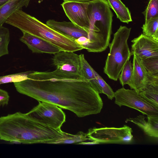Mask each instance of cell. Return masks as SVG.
I'll return each instance as SVG.
<instances>
[{
  "label": "cell",
  "instance_id": "obj_28",
  "mask_svg": "<svg viewBox=\"0 0 158 158\" xmlns=\"http://www.w3.org/2000/svg\"><path fill=\"white\" fill-rule=\"evenodd\" d=\"M10 96L6 91L0 89V106H4L8 104Z\"/></svg>",
  "mask_w": 158,
  "mask_h": 158
},
{
  "label": "cell",
  "instance_id": "obj_10",
  "mask_svg": "<svg viewBox=\"0 0 158 158\" xmlns=\"http://www.w3.org/2000/svg\"><path fill=\"white\" fill-rule=\"evenodd\" d=\"M133 55L132 75L128 85L131 89L139 93L148 85L158 83V77L150 74L143 67L141 59Z\"/></svg>",
  "mask_w": 158,
  "mask_h": 158
},
{
  "label": "cell",
  "instance_id": "obj_27",
  "mask_svg": "<svg viewBox=\"0 0 158 158\" xmlns=\"http://www.w3.org/2000/svg\"><path fill=\"white\" fill-rule=\"evenodd\" d=\"M94 72L98 83L102 89V93L106 94L109 99L112 100L114 97V92L110 85L96 72L94 70Z\"/></svg>",
  "mask_w": 158,
  "mask_h": 158
},
{
  "label": "cell",
  "instance_id": "obj_4",
  "mask_svg": "<svg viewBox=\"0 0 158 158\" xmlns=\"http://www.w3.org/2000/svg\"><path fill=\"white\" fill-rule=\"evenodd\" d=\"M87 14L92 40L98 49L103 52L110 43L113 13L106 0H94L89 2Z\"/></svg>",
  "mask_w": 158,
  "mask_h": 158
},
{
  "label": "cell",
  "instance_id": "obj_21",
  "mask_svg": "<svg viewBox=\"0 0 158 158\" xmlns=\"http://www.w3.org/2000/svg\"><path fill=\"white\" fill-rule=\"evenodd\" d=\"M10 41L9 29L3 26L0 27V57L8 54V47Z\"/></svg>",
  "mask_w": 158,
  "mask_h": 158
},
{
  "label": "cell",
  "instance_id": "obj_22",
  "mask_svg": "<svg viewBox=\"0 0 158 158\" xmlns=\"http://www.w3.org/2000/svg\"><path fill=\"white\" fill-rule=\"evenodd\" d=\"M89 140L86 134L82 131H79L76 135L67 133L66 137L56 143V144H73L85 142Z\"/></svg>",
  "mask_w": 158,
  "mask_h": 158
},
{
  "label": "cell",
  "instance_id": "obj_25",
  "mask_svg": "<svg viewBox=\"0 0 158 158\" xmlns=\"http://www.w3.org/2000/svg\"><path fill=\"white\" fill-rule=\"evenodd\" d=\"M132 72V63L129 60L123 68L118 78L122 86L129 83L131 79Z\"/></svg>",
  "mask_w": 158,
  "mask_h": 158
},
{
  "label": "cell",
  "instance_id": "obj_19",
  "mask_svg": "<svg viewBox=\"0 0 158 158\" xmlns=\"http://www.w3.org/2000/svg\"><path fill=\"white\" fill-rule=\"evenodd\" d=\"M138 93L147 101L158 108V83L148 85Z\"/></svg>",
  "mask_w": 158,
  "mask_h": 158
},
{
  "label": "cell",
  "instance_id": "obj_24",
  "mask_svg": "<svg viewBox=\"0 0 158 158\" xmlns=\"http://www.w3.org/2000/svg\"><path fill=\"white\" fill-rule=\"evenodd\" d=\"M30 71L0 76V85L18 82L27 79Z\"/></svg>",
  "mask_w": 158,
  "mask_h": 158
},
{
  "label": "cell",
  "instance_id": "obj_15",
  "mask_svg": "<svg viewBox=\"0 0 158 158\" xmlns=\"http://www.w3.org/2000/svg\"><path fill=\"white\" fill-rule=\"evenodd\" d=\"M147 121L145 117L139 115L134 118H127L126 122H131L136 124L148 135L156 138L158 137V116H147Z\"/></svg>",
  "mask_w": 158,
  "mask_h": 158
},
{
  "label": "cell",
  "instance_id": "obj_6",
  "mask_svg": "<svg viewBox=\"0 0 158 158\" xmlns=\"http://www.w3.org/2000/svg\"><path fill=\"white\" fill-rule=\"evenodd\" d=\"M27 113L34 120L55 129H60L66 120L65 114L60 108L47 102H39Z\"/></svg>",
  "mask_w": 158,
  "mask_h": 158
},
{
  "label": "cell",
  "instance_id": "obj_29",
  "mask_svg": "<svg viewBox=\"0 0 158 158\" xmlns=\"http://www.w3.org/2000/svg\"><path fill=\"white\" fill-rule=\"evenodd\" d=\"M64 2H89L94 0H63Z\"/></svg>",
  "mask_w": 158,
  "mask_h": 158
},
{
  "label": "cell",
  "instance_id": "obj_18",
  "mask_svg": "<svg viewBox=\"0 0 158 158\" xmlns=\"http://www.w3.org/2000/svg\"><path fill=\"white\" fill-rule=\"evenodd\" d=\"M106 0L115 13L117 18L121 22L128 24L132 21L130 10L120 0Z\"/></svg>",
  "mask_w": 158,
  "mask_h": 158
},
{
  "label": "cell",
  "instance_id": "obj_14",
  "mask_svg": "<svg viewBox=\"0 0 158 158\" xmlns=\"http://www.w3.org/2000/svg\"><path fill=\"white\" fill-rule=\"evenodd\" d=\"M22 32L20 41L26 44L33 53L55 54L61 51L58 47L47 41L27 33Z\"/></svg>",
  "mask_w": 158,
  "mask_h": 158
},
{
  "label": "cell",
  "instance_id": "obj_7",
  "mask_svg": "<svg viewBox=\"0 0 158 158\" xmlns=\"http://www.w3.org/2000/svg\"><path fill=\"white\" fill-rule=\"evenodd\" d=\"M132 130L128 126L124 125L119 128L94 127L89 129L86 135L89 140L98 143H130L133 136Z\"/></svg>",
  "mask_w": 158,
  "mask_h": 158
},
{
  "label": "cell",
  "instance_id": "obj_23",
  "mask_svg": "<svg viewBox=\"0 0 158 158\" xmlns=\"http://www.w3.org/2000/svg\"><path fill=\"white\" fill-rule=\"evenodd\" d=\"M147 71L150 75L158 77V58L150 57L141 59Z\"/></svg>",
  "mask_w": 158,
  "mask_h": 158
},
{
  "label": "cell",
  "instance_id": "obj_1",
  "mask_svg": "<svg viewBox=\"0 0 158 158\" xmlns=\"http://www.w3.org/2000/svg\"><path fill=\"white\" fill-rule=\"evenodd\" d=\"M28 78L15 82L19 93L39 102L54 104L81 118L99 113L103 103L99 94L85 79L55 73L30 71Z\"/></svg>",
  "mask_w": 158,
  "mask_h": 158
},
{
  "label": "cell",
  "instance_id": "obj_17",
  "mask_svg": "<svg viewBox=\"0 0 158 158\" xmlns=\"http://www.w3.org/2000/svg\"><path fill=\"white\" fill-rule=\"evenodd\" d=\"M81 61V74L84 79L88 81L93 88L99 94L102 90L99 85L94 72V70L85 60L84 55H80Z\"/></svg>",
  "mask_w": 158,
  "mask_h": 158
},
{
  "label": "cell",
  "instance_id": "obj_8",
  "mask_svg": "<svg viewBox=\"0 0 158 158\" xmlns=\"http://www.w3.org/2000/svg\"><path fill=\"white\" fill-rule=\"evenodd\" d=\"M115 104L136 110L147 116H158V108L151 104L134 90L124 87L114 92Z\"/></svg>",
  "mask_w": 158,
  "mask_h": 158
},
{
  "label": "cell",
  "instance_id": "obj_26",
  "mask_svg": "<svg viewBox=\"0 0 158 158\" xmlns=\"http://www.w3.org/2000/svg\"><path fill=\"white\" fill-rule=\"evenodd\" d=\"M145 22L152 18L158 17V0H149L146 9L142 12Z\"/></svg>",
  "mask_w": 158,
  "mask_h": 158
},
{
  "label": "cell",
  "instance_id": "obj_16",
  "mask_svg": "<svg viewBox=\"0 0 158 158\" xmlns=\"http://www.w3.org/2000/svg\"><path fill=\"white\" fill-rule=\"evenodd\" d=\"M30 0H9L0 6V27L16 11L28 6Z\"/></svg>",
  "mask_w": 158,
  "mask_h": 158
},
{
  "label": "cell",
  "instance_id": "obj_13",
  "mask_svg": "<svg viewBox=\"0 0 158 158\" xmlns=\"http://www.w3.org/2000/svg\"><path fill=\"white\" fill-rule=\"evenodd\" d=\"M46 24L53 30L75 41L81 37L86 38L88 40L87 50L89 49L91 38L89 30L80 27L72 22H58L54 20H49L46 22Z\"/></svg>",
  "mask_w": 158,
  "mask_h": 158
},
{
  "label": "cell",
  "instance_id": "obj_9",
  "mask_svg": "<svg viewBox=\"0 0 158 158\" xmlns=\"http://www.w3.org/2000/svg\"><path fill=\"white\" fill-rule=\"evenodd\" d=\"M56 67L53 72L70 77L84 79L81 74L80 55L71 52L61 51L54 54L52 59Z\"/></svg>",
  "mask_w": 158,
  "mask_h": 158
},
{
  "label": "cell",
  "instance_id": "obj_11",
  "mask_svg": "<svg viewBox=\"0 0 158 158\" xmlns=\"http://www.w3.org/2000/svg\"><path fill=\"white\" fill-rule=\"evenodd\" d=\"M89 2H63L61 5L71 22L89 30L90 23L87 14Z\"/></svg>",
  "mask_w": 158,
  "mask_h": 158
},
{
  "label": "cell",
  "instance_id": "obj_12",
  "mask_svg": "<svg viewBox=\"0 0 158 158\" xmlns=\"http://www.w3.org/2000/svg\"><path fill=\"white\" fill-rule=\"evenodd\" d=\"M131 52L140 59L158 58V40L143 34L131 40Z\"/></svg>",
  "mask_w": 158,
  "mask_h": 158
},
{
  "label": "cell",
  "instance_id": "obj_5",
  "mask_svg": "<svg viewBox=\"0 0 158 158\" xmlns=\"http://www.w3.org/2000/svg\"><path fill=\"white\" fill-rule=\"evenodd\" d=\"M131 28L120 26L114 34L112 42L109 43L110 52L106 61L104 72L109 78L117 81L127 62L132 55L127 43Z\"/></svg>",
  "mask_w": 158,
  "mask_h": 158
},
{
  "label": "cell",
  "instance_id": "obj_20",
  "mask_svg": "<svg viewBox=\"0 0 158 158\" xmlns=\"http://www.w3.org/2000/svg\"><path fill=\"white\" fill-rule=\"evenodd\" d=\"M141 28L143 34L158 40V17L145 22Z\"/></svg>",
  "mask_w": 158,
  "mask_h": 158
},
{
  "label": "cell",
  "instance_id": "obj_2",
  "mask_svg": "<svg viewBox=\"0 0 158 158\" xmlns=\"http://www.w3.org/2000/svg\"><path fill=\"white\" fill-rule=\"evenodd\" d=\"M67 133L39 123L27 113L17 112L0 117V139L23 144H56Z\"/></svg>",
  "mask_w": 158,
  "mask_h": 158
},
{
  "label": "cell",
  "instance_id": "obj_3",
  "mask_svg": "<svg viewBox=\"0 0 158 158\" xmlns=\"http://www.w3.org/2000/svg\"><path fill=\"white\" fill-rule=\"evenodd\" d=\"M5 23L18 28L22 32L47 41L58 47L61 51L74 52L84 49L74 40L56 31L21 10L12 14Z\"/></svg>",
  "mask_w": 158,
  "mask_h": 158
},
{
  "label": "cell",
  "instance_id": "obj_30",
  "mask_svg": "<svg viewBox=\"0 0 158 158\" xmlns=\"http://www.w3.org/2000/svg\"><path fill=\"white\" fill-rule=\"evenodd\" d=\"M9 0H0V6L8 2Z\"/></svg>",
  "mask_w": 158,
  "mask_h": 158
}]
</instances>
